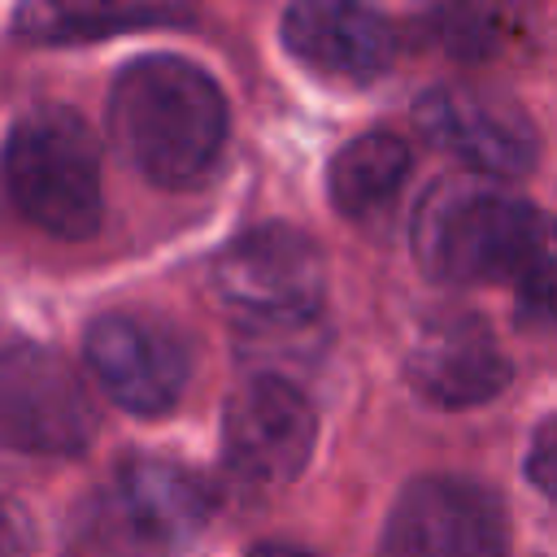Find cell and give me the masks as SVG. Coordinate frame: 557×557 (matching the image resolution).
Here are the masks:
<instances>
[{
  "label": "cell",
  "mask_w": 557,
  "mask_h": 557,
  "mask_svg": "<svg viewBox=\"0 0 557 557\" xmlns=\"http://www.w3.org/2000/svg\"><path fill=\"white\" fill-rule=\"evenodd\" d=\"M222 87L187 57L148 52L109 87V139L157 187H196L226 144Z\"/></svg>",
  "instance_id": "obj_1"
},
{
  "label": "cell",
  "mask_w": 557,
  "mask_h": 557,
  "mask_svg": "<svg viewBox=\"0 0 557 557\" xmlns=\"http://www.w3.org/2000/svg\"><path fill=\"white\" fill-rule=\"evenodd\" d=\"M209 487L178 461L131 457L74 518V557H174L209 522Z\"/></svg>",
  "instance_id": "obj_2"
},
{
  "label": "cell",
  "mask_w": 557,
  "mask_h": 557,
  "mask_svg": "<svg viewBox=\"0 0 557 557\" xmlns=\"http://www.w3.org/2000/svg\"><path fill=\"white\" fill-rule=\"evenodd\" d=\"M544 218L548 213L518 196L448 178L431 187L413 213V257L435 283H513L544 231Z\"/></svg>",
  "instance_id": "obj_3"
},
{
  "label": "cell",
  "mask_w": 557,
  "mask_h": 557,
  "mask_svg": "<svg viewBox=\"0 0 557 557\" xmlns=\"http://www.w3.org/2000/svg\"><path fill=\"white\" fill-rule=\"evenodd\" d=\"M0 183L9 205L48 235L87 239L100 231V148L83 117L61 104H44L9 131Z\"/></svg>",
  "instance_id": "obj_4"
},
{
  "label": "cell",
  "mask_w": 557,
  "mask_h": 557,
  "mask_svg": "<svg viewBox=\"0 0 557 557\" xmlns=\"http://www.w3.org/2000/svg\"><path fill=\"white\" fill-rule=\"evenodd\" d=\"M209 278L218 300L257 326L309 322L326 292V265L318 244L287 222H261L239 231L213 257Z\"/></svg>",
  "instance_id": "obj_5"
},
{
  "label": "cell",
  "mask_w": 557,
  "mask_h": 557,
  "mask_svg": "<svg viewBox=\"0 0 557 557\" xmlns=\"http://www.w3.org/2000/svg\"><path fill=\"white\" fill-rule=\"evenodd\" d=\"M96 435L78 370L44 344H0V453L74 457Z\"/></svg>",
  "instance_id": "obj_6"
},
{
  "label": "cell",
  "mask_w": 557,
  "mask_h": 557,
  "mask_svg": "<svg viewBox=\"0 0 557 557\" xmlns=\"http://www.w3.org/2000/svg\"><path fill=\"white\" fill-rule=\"evenodd\" d=\"M379 557H509L505 505L457 474L413 479L387 513Z\"/></svg>",
  "instance_id": "obj_7"
},
{
  "label": "cell",
  "mask_w": 557,
  "mask_h": 557,
  "mask_svg": "<svg viewBox=\"0 0 557 557\" xmlns=\"http://www.w3.org/2000/svg\"><path fill=\"white\" fill-rule=\"evenodd\" d=\"M318 440V413L309 396L278 379V374H252L235 383L222 409V453L226 466L261 487L292 483L313 453Z\"/></svg>",
  "instance_id": "obj_8"
},
{
  "label": "cell",
  "mask_w": 557,
  "mask_h": 557,
  "mask_svg": "<svg viewBox=\"0 0 557 557\" xmlns=\"http://www.w3.org/2000/svg\"><path fill=\"white\" fill-rule=\"evenodd\" d=\"M413 122L435 148L453 152L483 178H522L540 157L531 117L509 96L483 87H431L418 96Z\"/></svg>",
  "instance_id": "obj_9"
},
{
  "label": "cell",
  "mask_w": 557,
  "mask_h": 557,
  "mask_svg": "<svg viewBox=\"0 0 557 557\" xmlns=\"http://www.w3.org/2000/svg\"><path fill=\"white\" fill-rule=\"evenodd\" d=\"M87 366L100 392L139 418L174 409L187 383V348L157 322L135 313H104L87 326L83 339Z\"/></svg>",
  "instance_id": "obj_10"
},
{
  "label": "cell",
  "mask_w": 557,
  "mask_h": 557,
  "mask_svg": "<svg viewBox=\"0 0 557 557\" xmlns=\"http://www.w3.org/2000/svg\"><path fill=\"white\" fill-rule=\"evenodd\" d=\"M405 374L422 400L440 409H470L500 396L513 370L496 335L474 313L448 309L418 326L405 352Z\"/></svg>",
  "instance_id": "obj_11"
},
{
  "label": "cell",
  "mask_w": 557,
  "mask_h": 557,
  "mask_svg": "<svg viewBox=\"0 0 557 557\" xmlns=\"http://www.w3.org/2000/svg\"><path fill=\"white\" fill-rule=\"evenodd\" d=\"M283 44L313 74L339 83H370L396 57L392 26L361 4L335 0H300L283 13Z\"/></svg>",
  "instance_id": "obj_12"
},
{
  "label": "cell",
  "mask_w": 557,
  "mask_h": 557,
  "mask_svg": "<svg viewBox=\"0 0 557 557\" xmlns=\"http://www.w3.org/2000/svg\"><path fill=\"white\" fill-rule=\"evenodd\" d=\"M409 165H413V152H409V144L400 135L366 131V135L348 139L335 152L331 170H326L331 205L344 218H370L400 191Z\"/></svg>",
  "instance_id": "obj_13"
},
{
  "label": "cell",
  "mask_w": 557,
  "mask_h": 557,
  "mask_svg": "<svg viewBox=\"0 0 557 557\" xmlns=\"http://www.w3.org/2000/svg\"><path fill=\"white\" fill-rule=\"evenodd\" d=\"M183 17L187 13L170 9V4H22L13 22H17L22 39L78 44V39L135 30V26H170Z\"/></svg>",
  "instance_id": "obj_14"
},
{
  "label": "cell",
  "mask_w": 557,
  "mask_h": 557,
  "mask_svg": "<svg viewBox=\"0 0 557 557\" xmlns=\"http://www.w3.org/2000/svg\"><path fill=\"white\" fill-rule=\"evenodd\" d=\"M509 287L522 331H557V218H544V231Z\"/></svg>",
  "instance_id": "obj_15"
},
{
  "label": "cell",
  "mask_w": 557,
  "mask_h": 557,
  "mask_svg": "<svg viewBox=\"0 0 557 557\" xmlns=\"http://www.w3.org/2000/svg\"><path fill=\"white\" fill-rule=\"evenodd\" d=\"M435 39L457 57H487L500 44V17L483 9H448L431 17Z\"/></svg>",
  "instance_id": "obj_16"
},
{
  "label": "cell",
  "mask_w": 557,
  "mask_h": 557,
  "mask_svg": "<svg viewBox=\"0 0 557 557\" xmlns=\"http://www.w3.org/2000/svg\"><path fill=\"white\" fill-rule=\"evenodd\" d=\"M527 479H531L548 500H557V413H553V418L531 435Z\"/></svg>",
  "instance_id": "obj_17"
},
{
  "label": "cell",
  "mask_w": 557,
  "mask_h": 557,
  "mask_svg": "<svg viewBox=\"0 0 557 557\" xmlns=\"http://www.w3.org/2000/svg\"><path fill=\"white\" fill-rule=\"evenodd\" d=\"M30 548H35V527L26 509L0 492V557H30Z\"/></svg>",
  "instance_id": "obj_18"
},
{
  "label": "cell",
  "mask_w": 557,
  "mask_h": 557,
  "mask_svg": "<svg viewBox=\"0 0 557 557\" xmlns=\"http://www.w3.org/2000/svg\"><path fill=\"white\" fill-rule=\"evenodd\" d=\"M244 557H318V553H309V548H300V544H287V540H261V544H252Z\"/></svg>",
  "instance_id": "obj_19"
}]
</instances>
